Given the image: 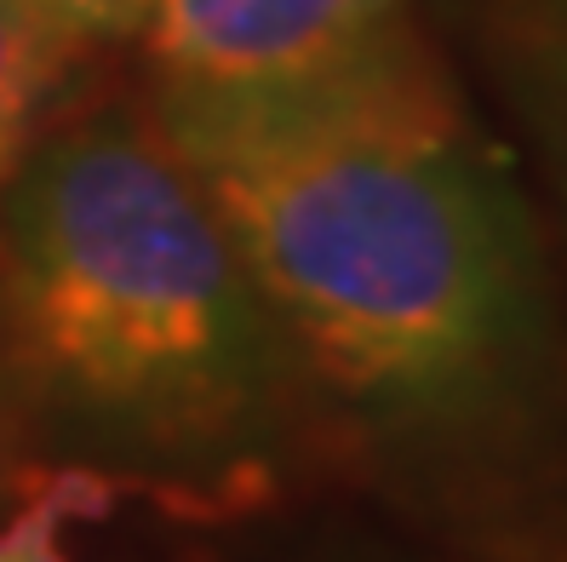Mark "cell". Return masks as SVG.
Masks as SVG:
<instances>
[{
  "label": "cell",
  "instance_id": "1",
  "mask_svg": "<svg viewBox=\"0 0 567 562\" xmlns=\"http://www.w3.org/2000/svg\"><path fill=\"white\" fill-rule=\"evenodd\" d=\"M155 132L339 396L419 431L527 408L545 356L527 213L408 23L298 86L161 92Z\"/></svg>",
  "mask_w": 567,
  "mask_h": 562
},
{
  "label": "cell",
  "instance_id": "2",
  "mask_svg": "<svg viewBox=\"0 0 567 562\" xmlns=\"http://www.w3.org/2000/svg\"><path fill=\"white\" fill-rule=\"evenodd\" d=\"M7 305L81 408L161 437L229 431L264 379V299L161 132L92 121L7 184Z\"/></svg>",
  "mask_w": 567,
  "mask_h": 562
},
{
  "label": "cell",
  "instance_id": "3",
  "mask_svg": "<svg viewBox=\"0 0 567 562\" xmlns=\"http://www.w3.org/2000/svg\"><path fill=\"white\" fill-rule=\"evenodd\" d=\"M138 29L161 92H270L390 41L402 0H155Z\"/></svg>",
  "mask_w": 567,
  "mask_h": 562
},
{
  "label": "cell",
  "instance_id": "4",
  "mask_svg": "<svg viewBox=\"0 0 567 562\" xmlns=\"http://www.w3.org/2000/svg\"><path fill=\"white\" fill-rule=\"evenodd\" d=\"M63 63H70V47L41 23V12L29 0H0V195L23 167L41 104Z\"/></svg>",
  "mask_w": 567,
  "mask_h": 562
},
{
  "label": "cell",
  "instance_id": "5",
  "mask_svg": "<svg viewBox=\"0 0 567 562\" xmlns=\"http://www.w3.org/2000/svg\"><path fill=\"white\" fill-rule=\"evenodd\" d=\"M29 7L41 12V23L52 29V35L81 52L92 41H115V35H132L155 0H29Z\"/></svg>",
  "mask_w": 567,
  "mask_h": 562
},
{
  "label": "cell",
  "instance_id": "6",
  "mask_svg": "<svg viewBox=\"0 0 567 562\" xmlns=\"http://www.w3.org/2000/svg\"><path fill=\"white\" fill-rule=\"evenodd\" d=\"M75 517L70 493H41L29 511H18L7 528H0V562H75L70 545H63V528Z\"/></svg>",
  "mask_w": 567,
  "mask_h": 562
},
{
  "label": "cell",
  "instance_id": "7",
  "mask_svg": "<svg viewBox=\"0 0 567 562\" xmlns=\"http://www.w3.org/2000/svg\"><path fill=\"white\" fill-rule=\"evenodd\" d=\"M539 63H545V98L556 110V132H561V150H567V0H545Z\"/></svg>",
  "mask_w": 567,
  "mask_h": 562
}]
</instances>
